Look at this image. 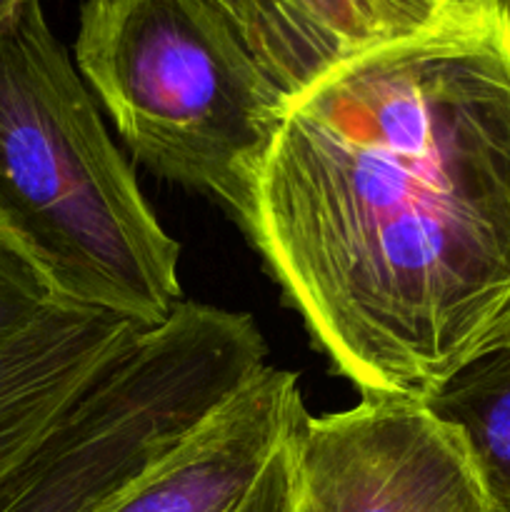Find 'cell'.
<instances>
[{
  "mask_svg": "<svg viewBox=\"0 0 510 512\" xmlns=\"http://www.w3.org/2000/svg\"><path fill=\"white\" fill-rule=\"evenodd\" d=\"M305 420L298 375L265 365L108 512H293Z\"/></svg>",
  "mask_w": 510,
  "mask_h": 512,
  "instance_id": "5",
  "label": "cell"
},
{
  "mask_svg": "<svg viewBox=\"0 0 510 512\" xmlns=\"http://www.w3.org/2000/svg\"><path fill=\"white\" fill-rule=\"evenodd\" d=\"M20 3H23V0H0V25L18 10Z\"/></svg>",
  "mask_w": 510,
  "mask_h": 512,
  "instance_id": "12",
  "label": "cell"
},
{
  "mask_svg": "<svg viewBox=\"0 0 510 512\" xmlns=\"http://www.w3.org/2000/svg\"><path fill=\"white\" fill-rule=\"evenodd\" d=\"M58 303L43 275L0 235V345L30 328Z\"/></svg>",
  "mask_w": 510,
  "mask_h": 512,
  "instance_id": "9",
  "label": "cell"
},
{
  "mask_svg": "<svg viewBox=\"0 0 510 512\" xmlns=\"http://www.w3.org/2000/svg\"><path fill=\"white\" fill-rule=\"evenodd\" d=\"M288 95L340 63V53L288 0H210Z\"/></svg>",
  "mask_w": 510,
  "mask_h": 512,
  "instance_id": "8",
  "label": "cell"
},
{
  "mask_svg": "<svg viewBox=\"0 0 510 512\" xmlns=\"http://www.w3.org/2000/svg\"><path fill=\"white\" fill-rule=\"evenodd\" d=\"M293 512H490L463 440L423 400L360 395L308 415L295 448Z\"/></svg>",
  "mask_w": 510,
  "mask_h": 512,
  "instance_id": "4",
  "label": "cell"
},
{
  "mask_svg": "<svg viewBox=\"0 0 510 512\" xmlns=\"http://www.w3.org/2000/svg\"><path fill=\"white\" fill-rule=\"evenodd\" d=\"M330 45L340 58L368 45L388 40L390 33L370 0H288Z\"/></svg>",
  "mask_w": 510,
  "mask_h": 512,
  "instance_id": "10",
  "label": "cell"
},
{
  "mask_svg": "<svg viewBox=\"0 0 510 512\" xmlns=\"http://www.w3.org/2000/svg\"><path fill=\"white\" fill-rule=\"evenodd\" d=\"M245 235L360 395L425 400L510 330V0L290 95Z\"/></svg>",
  "mask_w": 510,
  "mask_h": 512,
  "instance_id": "1",
  "label": "cell"
},
{
  "mask_svg": "<svg viewBox=\"0 0 510 512\" xmlns=\"http://www.w3.org/2000/svg\"><path fill=\"white\" fill-rule=\"evenodd\" d=\"M0 235L60 303L143 330L183 303L178 240L150 210L40 0L0 25Z\"/></svg>",
  "mask_w": 510,
  "mask_h": 512,
  "instance_id": "2",
  "label": "cell"
},
{
  "mask_svg": "<svg viewBox=\"0 0 510 512\" xmlns=\"http://www.w3.org/2000/svg\"><path fill=\"white\" fill-rule=\"evenodd\" d=\"M383 18L390 38L413 33L438 20L458 0H370Z\"/></svg>",
  "mask_w": 510,
  "mask_h": 512,
  "instance_id": "11",
  "label": "cell"
},
{
  "mask_svg": "<svg viewBox=\"0 0 510 512\" xmlns=\"http://www.w3.org/2000/svg\"><path fill=\"white\" fill-rule=\"evenodd\" d=\"M423 403L460 435L490 512H510V330Z\"/></svg>",
  "mask_w": 510,
  "mask_h": 512,
  "instance_id": "7",
  "label": "cell"
},
{
  "mask_svg": "<svg viewBox=\"0 0 510 512\" xmlns=\"http://www.w3.org/2000/svg\"><path fill=\"white\" fill-rule=\"evenodd\" d=\"M140 333L118 315L58 303L0 345V512L55 425Z\"/></svg>",
  "mask_w": 510,
  "mask_h": 512,
  "instance_id": "6",
  "label": "cell"
},
{
  "mask_svg": "<svg viewBox=\"0 0 510 512\" xmlns=\"http://www.w3.org/2000/svg\"><path fill=\"white\" fill-rule=\"evenodd\" d=\"M75 65L135 163L240 230L290 95L210 0H85Z\"/></svg>",
  "mask_w": 510,
  "mask_h": 512,
  "instance_id": "3",
  "label": "cell"
}]
</instances>
